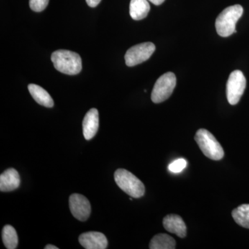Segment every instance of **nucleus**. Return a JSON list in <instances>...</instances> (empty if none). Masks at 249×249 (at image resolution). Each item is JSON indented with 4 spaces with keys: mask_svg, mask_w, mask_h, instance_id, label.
Segmentation results:
<instances>
[{
    "mask_svg": "<svg viewBox=\"0 0 249 249\" xmlns=\"http://www.w3.org/2000/svg\"><path fill=\"white\" fill-rule=\"evenodd\" d=\"M51 58L54 67L62 73L73 76L81 71V58L75 52L60 49L54 52Z\"/></svg>",
    "mask_w": 249,
    "mask_h": 249,
    "instance_id": "1",
    "label": "nucleus"
},
{
    "mask_svg": "<svg viewBox=\"0 0 249 249\" xmlns=\"http://www.w3.org/2000/svg\"><path fill=\"white\" fill-rule=\"evenodd\" d=\"M243 12V7L239 4L229 6L224 9L216 19L215 27L218 35L229 37L237 32L236 24L242 17Z\"/></svg>",
    "mask_w": 249,
    "mask_h": 249,
    "instance_id": "2",
    "label": "nucleus"
},
{
    "mask_svg": "<svg viewBox=\"0 0 249 249\" xmlns=\"http://www.w3.org/2000/svg\"><path fill=\"white\" fill-rule=\"evenodd\" d=\"M114 179L118 186L132 197L140 198L145 194L143 183L128 170L122 168L116 170Z\"/></svg>",
    "mask_w": 249,
    "mask_h": 249,
    "instance_id": "3",
    "label": "nucleus"
},
{
    "mask_svg": "<svg viewBox=\"0 0 249 249\" xmlns=\"http://www.w3.org/2000/svg\"><path fill=\"white\" fill-rule=\"evenodd\" d=\"M195 140L199 145L201 152L208 158L219 160L224 157V151L222 145L207 129H199L197 130Z\"/></svg>",
    "mask_w": 249,
    "mask_h": 249,
    "instance_id": "4",
    "label": "nucleus"
},
{
    "mask_svg": "<svg viewBox=\"0 0 249 249\" xmlns=\"http://www.w3.org/2000/svg\"><path fill=\"white\" fill-rule=\"evenodd\" d=\"M176 76L173 72H167L157 79L152 89V102L160 103L166 101L176 87Z\"/></svg>",
    "mask_w": 249,
    "mask_h": 249,
    "instance_id": "5",
    "label": "nucleus"
},
{
    "mask_svg": "<svg viewBox=\"0 0 249 249\" xmlns=\"http://www.w3.org/2000/svg\"><path fill=\"white\" fill-rule=\"evenodd\" d=\"M247 80L245 75L240 70L232 71L229 76L227 84V96L229 103L235 106L240 101L245 92Z\"/></svg>",
    "mask_w": 249,
    "mask_h": 249,
    "instance_id": "6",
    "label": "nucleus"
},
{
    "mask_svg": "<svg viewBox=\"0 0 249 249\" xmlns=\"http://www.w3.org/2000/svg\"><path fill=\"white\" fill-rule=\"evenodd\" d=\"M156 49L152 42H143L131 47L124 55L126 65L134 67L146 61L151 57Z\"/></svg>",
    "mask_w": 249,
    "mask_h": 249,
    "instance_id": "7",
    "label": "nucleus"
},
{
    "mask_svg": "<svg viewBox=\"0 0 249 249\" xmlns=\"http://www.w3.org/2000/svg\"><path fill=\"white\" fill-rule=\"evenodd\" d=\"M70 209L73 217L85 222L91 214V204L88 198L80 194H73L70 197Z\"/></svg>",
    "mask_w": 249,
    "mask_h": 249,
    "instance_id": "8",
    "label": "nucleus"
},
{
    "mask_svg": "<svg viewBox=\"0 0 249 249\" xmlns=\"http://www.w3.org/2000/svg\"><path fill=\"white\" fill-rule=\"evenodd\" d=\"M79 242L86 249H107L108 241L102 232H87L80 235Z\"/></svg>",
    "mask_w": 249,
    "mask_h": 249,
    "instance_id": "9",
    "label": "nucleus"
},
{
    "mask_svg": "<svg viewBox=\"0 0 249 249\" xmlns=\"http://www.w3.org/2000/svg\"><path fill=\"white\" fill-rule=\"evenodd\" d=\"M99 127L98 111L95 108L90 109L83 121V132L85 139L89 141L97 133Z\"/></svg>",
    "mask_w": 249,
    "mask_h": 249,
    "instance_id": "10",
    "label": "nucleus"
},
{
    "mask_svg": "<svg viewBox=\"0 0 249 249\" xmlns=\"http://www.w3.org/2000/svg\"><path fill=\"white\" fill-rule=\"evenodd\" d=\"M163 227L167 231L184 238L187 234V228L182 218L178 214H168L163 218Z\"/></svg>",
    "mask_w": 249,
    "mask_h": 249,
    "instance_id": "11",
    "label": "nucleus"
},
{
    "mask_svg": "<svg viewBox=\"0 0 249 249\" xmlns=\"http://www.w3.org/2000/svg\"><path fill=\"white\" fill-rule=\"evenodd\" d=\"M20 185V177L14 168H9L0 175V191L11 192L18 189Z\"/></svg>",
    "mask_w": 249,
    "mask_h": 249,
    "instance_id": "12",
    "label": "nucleus"
},
{
    "mask_svg": "<svg viewBox=\"0 0 249 249\" xmlns=\"http://www.w3.org/2000/svg\"><path fill=\"white\" fill-rule=\"evenodd\" d=\"M28 89L32 97L38 104L46 107H53V100L45 89L35 84L29 85Z\"/></svg>",
    "mask_w": 249,
    "mask_h": 249,
    "instance_id": "13",
    "label": "nucleus"
},
{
    "mask_svg": "<svg viewBox=\"0 0 249 249\" xmlns=\"http://www.w3.org/2000/svg\"><path fill=\"white\" fill-rule=\"evenodd\" d=\"M148 0H131L129 15L134 20H141L146 18L150 10Z\"/></svg>",
    "mask_w": 249,
    "mask_h": 249,
    "instance_id": "14",
    "label": "nucleus"
},
{
    "mask_svg": "<svg viewBox=\"0 0 249 249\" xmlns=\"http://www.w3.org/2000/svg\"><path fill=\"white\" fill-rule=\"evenodd\" d=\"M150 249H175L176 242L168 234L160 233L154 236L149 245Z\"/></svg>",
    "mask_w": 249,
    "mask_h": 249,
    "instance_id": "15",
    "label": "nucleus"
},
{
    "mask_svg": "<svg viewBox=\"0 0 249 249\" xmlns=\"http://www.w3.org/2000/svg\"><path fill=\"white\" fill-rule=\"evenodd\" d=\"M232 217L241 227L249 229V204H242L234 209Z\"/></svg>",
    "mask_w": 249,
    "mask_h": 249,
    "instance_id": "16",
    "label": "nucleus"
},
{
    "mask_svg": "<svg viewBox=\"0 0 249 249\" xmlns=\"http://www.w3.org/2000/svg\"><path fill=\"white\" fill-rule=\"evenodd\" d=\"M2 240L8 249H16L18 245V237L16 229L12 226L6 225L3 228Z\"/></svg>",
    "mask_w": 249,
    "mask_h": 249,
    "instance_id": "17",
    "label": "nucleus"
},
{
    "mask_svg": "<svg viewBox=\"0 0 249 249\" xmlns=\"http://www.w3.org/2000/svg\"><path fill=\"white\" fill-rule=\"evenodd\" d=\"M187 167V161L184 159H178L174 160L169 165L168 170L173 173H179Z\"/></svg>",
    "mask_w": 249,
    "mask_h": 249,
    "instance_id": "18",
    "label": "nucleus"
},
{
    "mask_svg": "<svg viewBox=\"0 0 249 249\" xmlns=\"http://www.w3.org/2000/svg\"><path fill=\"white\" fill-rule=\"evenodd\" d=\"M49 0H29V6L35 12H41L48 6Z\"/></svg>",
    "mask_w": 249,
    "mask_h": 249,
    "instance_id": "19",
    "label": "nucleus"
},
{
    "mask_svg": "<svg viewBox=\"0 0 249 249\" xmlns=\"http://www.w3.org/2000/svg\"><path fill=\"white\" fill-rule=\"evenodd\" d=\"M86 1L88 3V6H90V7L94 8L100 4L101 0H86Z\"/></svg>",
    "mask_w": 249,
    "mask_h": 249,
    "instance_id": "20",
    "label": "nucleus"
},
{
    "mask_svg": "<svg viewBox=\"0 0 249 249\" xmlns=\"http://www.w3.org/2000/svg\"><path fill=\"white\" fill-rule=\"evenodd\" d=\"M148 1H151L152 4L156 5V6H159V5L163 4L165 0H148Z\"/></svg>",
    "mask_w": 249,
    "mask_h": 249,
    "instance_id": "21",
    "label": "nucleus"
},
{
    "mask_svg": "<svg viewBox=\"0 0 249 249\" xmlns=\"http://www.w3.org/2000/svg\"><path fill=\"white\" fill-rule=\"evenodd\" d=\"M45 249H58V247H55V246L48 245L46 246L45 247Z\"/></svg>",
    "mask_w": 249,
    "mask_h": 249,
    "instance_id": "22",
    "label": "nucleus"
}]
</instances>
